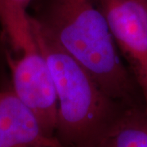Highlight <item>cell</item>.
<instances>
[{
  "label": "cell",
  "instance_id": "cell-1",
  "mask_svg": "<svg viewBox=\"0 0 147 147\" xmlns=\"http://www.w3.org/2000/svg\"><path fill=\"white\" fill-rule=\"evenodd\" d=\"M42 32L74 58L116 102L129 103L134 83L97 0H47L34 17Z\"/></svg>",
  "mask_w": 147,
  "mask_h": 147
},
{
  "label": "cell",
  "instance_id": "cell-2",
  "mask_svg": "<svg viewBox=\"0 0 147 147\" xmlns=\"http://www.w3.org/2000/svg\"><path fill=\"white\" fill-rule=\"evenodd\" d=\"M34 35L53 77L57 115L55 137L64 147H96L120 110L74 58L47 36L30 16Z\"/></svg>",
  "mask_w": 147,
  "mask_h": 147
},
{
  "label": "cell",
  "instance_id": "cell-3",
  "mask_svg": "<svg viewBox=\"0 0 147 147\" xmlns=\"http://www.w3.org/2000/svg\"><path fill=\"white\" fill-rule=\"evenodd\" d=\"M18 53L20 55L16 58L7 57L11 72V90L36 116L44 131L54 137L57 99L46 57L35 37Z\"/></svg>",
  "mask_w": 147,
  "mask_h": 147
},
{
  "label": "cell",
  "instance_id": "cell-4",
  "mask_svg": "<svg viewBox=\"0 0 147 147\" xmlns=\"http://www.w3.org/2000/svg\"><path fill=\"white\" fill-rule=\"evenodd\" d=\"M117 47L142 91L147 113V0H97Z\"/></svg>",
  "mask_w": 147,
  "mask_h": 147
},
{
  "label": "cell",
  "instance_id": "cell-5",
  "mask_svg": "<svg viewBox=\"0 0 147 147\" xmlns=\"http://www.w3.org/2000/svg\"><path fill=\"white\" fill-rule=\"evenodd\" d=\"M0 147H64L11 89L0 91Z\"/></svg>",
  "mask_w": 147,
  "mask_h": 147
},
{
  "label": "cell",
  "instance_id": "cell-6",
  "mask_svg": "<svg viewBox=\"0 0 147 147\" xmlns=\"http://www.w3.org/2000/svg\"><path fill=\"white\" fill-rule=\"evenodd\" d=\"M96 147H147V113L120 110Z\"/></svg>",
  "mask_w": 147,
  "mask_h": 147
},
{
  "label": "cell",
  "instance_id": "cell-7",
  "mask_svg": "<svg viewBox=\"0 0 147 147\" xmlns=\"http://www.w3.org/2000/svg\"><path fill=\"white\" fill-rule=\"evenodd\" d=\"M31 0H0V22L11 44H16L30 34V16L27 7Z\"/></svg>",
  "mask_w": 147,
  "mask_h": 147
}]
</instances>
